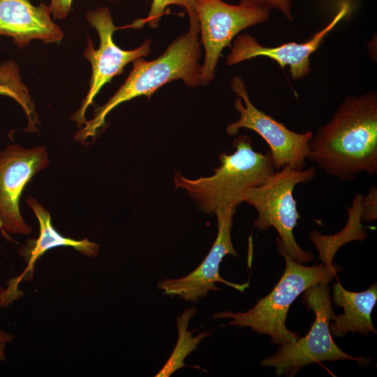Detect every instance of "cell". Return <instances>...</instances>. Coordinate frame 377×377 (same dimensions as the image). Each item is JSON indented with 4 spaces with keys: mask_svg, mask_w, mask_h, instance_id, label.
<instances>
[{
    "mask_svg": "<svg viewBox=\"0 0 377 377\" xmlns=\"http://www.w3.org/2000/svg\"><path fill=\"white\" fill-rule=\"evenodd\" d=\"M309 160L327 174L349 181L377 173V93L345 98L309 144Z\"/></svg>",
    "mask_w": 377,
    "mask_h": 377,
    "instance_id": "cell-1",
    "label": "cell"
},
{
    "mask_svg": "<svg viewBox=\"0 0 377 377\" xmlns=\"http://www.w3.org/2000/svg\"><path fill=\"white\" fill-rule=\"evenodd\" d=\"M198 19L189 20L187 32L177 36L156 59L146 61L143 57L133 61V68L125 82L114 95L94 112L75 135V139L85 143L96 135L104 126L108 114L119 104L140 96L147 98L165 84L182 80L189 87L201 85V43Z\"/></svg>",
    "mask_w": 377,
    "mask_h": 377,
    "instance_id": "cell-2",
    "label": "cell"
},
{
    "mask_svg": "<svg viewBox=\"0 0 377 377\" xmlns=\"http://www.w3.org/2000/svg\"><path fill=\"white\" fill-rule=\"evenodd\" d=\"M235 151L219 155L221 165L207 177L191 179L177 172L176 188L184 189L199 209L209 214L219 209L238 207L246 191L263 184L274 171L270 151L254 150L251 140L242 135L233 142Z\"/></svg>",
    "mask_w": 377,
    "mask_h": 377,
    "instance_id": "cell-3",
    "label": "cell"
},
{
    "mask_svg": "<svg viewBox=\"0 0 377 377\" xmlns=\"http://www.w3.org/2000/svg\"><path fill=\"white\" fill-rule=\"evenodd\" d=\"M276 245L285 260L286 267L273 290L245 312H217L212 319L230 318L228 325L250 327L258 334L269 335L272 341L279 346L295 342L301 337L286 325L287 313L293 302L308 288L318 283L327 284L340 269L335 265L328 267L323 263L304 266L290 257L279 237Z\"/></svg>",
    "mask_w": 377,
    "mask_h": 377,
    "instance_id": "cell-4",
    "label": "cell"
},
{
    "mask_svg": "<svg viewBox=\"0 0 377 377\" xmlns=\"http://www.w3.org/2000/svg\"><path fill=\"white\" fill-rule=\"evenodd\" d=\"M316 174L313 166L297 170L286 165L260 185L246 191L242 198V202L253 207L258 213L254 226L261 231L275 228L286 251L300 264L311 261L313 255L303 250L293 235L300 216L293 193L296 185L311 182Z\"/></svg>",
    "mask_w": 377,
    "mask_h": 377,
    "instance_id": "cell-5",
    "label": "cell"
},
{
    "mask_svg": "<svg viewBox=\"0 0 377 377\" xmlns=\"http://www.w3.org/2000/svg\"><path fill=\"white\" fill-rule=\"evenodd\" d=\"M304 293L302 300L306 309L316 316L310 331L295 342L279 345L276 353L263 360L261 364L273 367L277 376H294L304 366L324 361L346 360L369 364L367 358L346 353L332 339L330 323L335 313L327 284H315Z\"/></svg>",
    "mask_w": 377,
    "mask_h": 377,
    "instance_id": "cell-6",
    "label": "cell"
},
{
    "mask_svg": "<svg viewBox=\"0 0 377 377\" xmlns=\"http://www.w3.org/2000/svg\"><path fill=\"white\" fill-rule=\"evenodd\" d=\"M199 22L200 41L205 50L201 65V85L214 78L222 51L231 47L235 38L245 29L267 21L270 10L249 0L231 5L222 0H194Z\"/></svg>",
    "mask_w": 377,
    "mask_h": 377,
    "instance_id": "cell-7",
    "label": "cell"
},
{
    "mask_svg": "<svg viewBox=\"0 0 377 377\" xmlns=\"http://www.w3.org/2000/svg\"><path fill=\"white\" fill-rule=\"evenodd\" d=\"M230 88L238 96L235 101V109L239 114V118L227 126L226 133L235 135L242 128L253 131L269 145L275 170L286 165L297 170L304 169L309 144L313 133L309 131L302 133L293 131L256 108L242 77H233Z\"/></svg>",
    "mask_w": 377,
    "mask_h": 377,
    "instance_id": "cell-8",
    "label": "cell"
},
{
    "mask_svg": "<svg viewBox=\"0 0 377 377\" xmlns=\"http://www.w3.org/2000/svg\"><path fill=\"white\" fill-rule=\"evenodd\" d=\"M86 20L94 28L100 39L96 50L89 36L83 55L91 66L89 89L80 108L73 114L71 120L82 126L87 121L85 113L88 107L94 103L95 96L101 88L112 79L124 73V67L135 59L147 56L151 52V40L147 39L138 47L124 50L118 47L112 39L114 31L122 27H117L108 7H100L86 13Z\"/></svg>",
    "mask_w": 377,
    "mask_h": 377,
    "instance_id": "cell-9",
    "label": "cell"
},
{
    "mask_svg": "<svg viewBox=\"0 0 377 377\" xmlns=\"http://www.w3.org/2000/svg\"><path fill=\"white\" fill-rule=\"evenodd\" d=\"M48 165L49 155L43 146L24 148L12 144L0 151V218L7 233L31 232L20 213V200L28 182Z\"/></svg>",
    "mask_w": 377,
    "mask_h": 377,
    "instance_id": "cell-10",
    "label": "cell"
},
{
    "mask_svg": "<svg viewBox=\"0 0 377 377\" xmlns=\"http://www.w3.org/2000/svg\"><path fill=\"white\" fill-rule=\"evenodd\" d=\"M237 207L219 209L214 213L218 232L216 239L207 256L199 266L188 274L177 279H166L158 283V288L168 296H179L185 301L197 302L209 291L219 290L216 283H223L244 292L249 283H234L221 277L219 265L226 255L239 257L231 239V229Z\"/></svg>",
    "mask_w": 377,
    "mask_h": 377,
    "instance_id": "cell-11",
    "label": "cell"
},
{
    "mask_svg": "<svg viewBox=\"0 0 377 377\" xmlns=\"http://www.w3.org/2000/svg\"><path fill=\"white\" fill-rule=\"evenodd\" d=\"M350 12V6L347 1L340 3L338 12L330 22L304 43L290 42L276 47H267L260 44L256 38L247 33L239 34L232 41L226 64L232 66L257 57H266L276 61L281 68L288 66L293 80L303 79L311 71V55Z\"/></svg>",
    "mask_w": 377,
    "mask_h": 377,
    "instance_id": "cell-12",
    "label": "cell"
},
{
    "mask_svg": "<svg viewBox=\"0 0 377 377\" xmlns=\"http://www.w3.org/2000/svg\"><path fill=\"white\" fill-rule=\"evenodd\" d=\"M51 16L44 3L36 6L29 0H0V36L12 38L20 49L33 40L59 43L64 33Z\"/></svg>",
    "mask_w": 377,
    "mask_h": 377,
    "instance_id": "cell-13",
    "label": "cell"
},
{
    "mask_svg": "<svg viewBox=\"0 0 377 377\" xmlns=\"http://www.w3.org/2000/svg\"><path fill=\"white\" fill-rule=\"evenodd\" d=\"M333 302L343 307L344 313L335 314L330 323V332L336 337L346 335L348 332H358L362 335L376 334L371 318L377 300V285L373 283L367 290L354 293L346 290L337 282L333 286Z\"/></svg>",
    "mask_w": 377,
    "mask_h": 377,
    "instance_id": "cell-14",
    "label": "cell"
},
{
    "mask_svg": "<svg viewBox=\"0 0 377 377\" xmlns=\"http://www.w3.org/2000/svg\"><path fill=\"white\" fill-rule=\"evenodd\" d=\"M27 202L35 214L40 227V234L37 239H28L18 249L19 255L28 264L27 271L30 272L34 265L48 250L59 246H71L80 253L96 257L98 254L99 245L87 239L75 240L62 236L58 232L51 222L50 213L34 198L28 197Z\"/></svg>",
    "mask_w": 377,
    "mask_h": 377,
    "instance_id": "cell-15",
    "label": "cell"
},
{
    "mask_svg": "<svg viewBox=\"0 0 377 377\" xmlns=\"http://www.w3.org/2000/svg\"><path fill=\"white\" fill-rule=\"evenodd\" d=\"M362 195L357 193L353 197L351 205L347 207L348 221L340 232L330 235L316 230L311 232L310 239L318 251L319 259L328 267L334 266L333 258L343 245L352 241H363L368 236L361 220Z\"/></svg>",
    "mask_w": 377,
    "mask_h": 377,
    "instance_id": "cell-16",
    "label": "cell"
},
{
    "mask_svg": "<svg viewBox=\"0 0 377 377\" xmlns=\"http://www.w3.org/2000/svg\"><path fill=\"white\" fill-rule=\"evenodd\" d=\"M0 95L11 98L22 107L28 120L27 131H37L39 120L35 104L27 87L22 80L19 66L13 60L0 64Z\"/></svg>",
    "mask_w": 377,
    "mask_h": 377,
    "instance_id": "cell-17",
    "label": "cell"
},
{
    "mask_svg": "<svg viewBox=\"0 0 377 377\" xmlns=\"http://www.w3.org/2000/svg\"><path fill=\"white\" fill-rule=\"evenodd\" d=\"M195 306L185 310L180 316L177 318V327L178 330V339L175 348L165 362L163 368L157 373L156 377H168L175 371L185 366L184 359L193 350L197 348V346L201 340L209 334L207 331L192 337L191 332L188 330V323L191 318L196 313Z\"/></svg>",
    "mask_w": 377,
    "mask_h": 377,
    "instance_id": "cell-18",
    "label": "cell"
},
{
    "mask_svg": "<svg viewBox=\"0 0 377 377\" xmlns=\"http://www.w3.org/2000/svg\"><path fill=\"white\" fill-rule=\"evenodd\" d=\"M170 5L183 8L189 20L198 19L194 0H153L148 15L142 19L144 24L147 23L151 28L157 27L165 8Z\"/></svg>",
    "mask_w": 377,
    "mask_h": 377,
    "instance_id": "cell-19",
    "label": "cell"
},
{
    "mask_svg": "<svg viewBox=\"0 0 377 377\" xmlns=\"http://www.w3.org/2000/svg\"><path fill=\"white\" fill-rule=\"evenodd\" d=\"M362 222L373 221L377 219V187L371 186L362 200Z\"/></svg>",
    "mask_w": 377,
    "mask_h": 377,
    "instance_id": "cell-20",
    "label": "cell"
},
{
    "mask_svg": "<svg viewBox=\"0 0 377 377\" xmlns=\"http://www.w3.org/2000/svg\"><path fill=\"white\" fill-rule=\"evenodd\" d=\"M251 2L268 8H274L280 12L288 21L293 20V0H249Z\"/></svg>",
    "mask_w": 377,
    "mask_h": 377,
    "instance_id": "cell-21",
    "label": "cell"
},
{
    "mask_svg": "<svg viewBox=\"0 0 377 377\" xmlns=\"http://www.w3.org/2000/svg\"><path fill=\"white\" fill-rule=\"evenodd\" d=\"M72 2L73 0H50L48 6L51 15L54 20H65L71 10Z\"/></svg>",
    "mask_w": 377,
    "mask_h": 377,
    "instance_id": "cell-22",
    "label": "cell"
},
{
    "mask_svg": "<svg viewBox=\"0 0 377 377\" xmlns=\"http://www.w3.org/2000/svg\"><path fill=\"white\" fill-rule=\"evenodd\" d=\"M19 281L12 279L8 288L0 286V307L7 306L23 294L17 288Z\"/></svg>",
    "mask_w": 377,
    "mask_h": 377,
    "instance_id": "cell-23",
    "label": "cell"
},
{
    "mask_svg": "<svg viewBox=\"0 0 377 377\" xmlns=\"http://www.w3.org/2000/svg\"><path fill=\"white\" fill-rule=\"evenodd\" d=\"M14 339V335L5 330H0V361L6 360L5 349L6 345Z\"/></svg>",
    "mask_w": 377,
    "mask_h": 377,
    "instance_id": "cell-24",
    "label": "cell"
},
{
    "mask_svg": "<svg viewBox=\"0 0 377 377\" xmlns=\"http://www.w3.org/2000/svg\"><path fill=\"white\" fill-rule=\"evenodd\" d=\"M0 230L3 235V236L8 240H12L11 239V237L8 235V233H7L6 232V230H4V227H3V222L0 218Z\"/></svg>",
    "mask_w": 377,
    "mask_h": 377,
    "instance_id": "cell-25",
    "label": "cell"
}]
</instances>
